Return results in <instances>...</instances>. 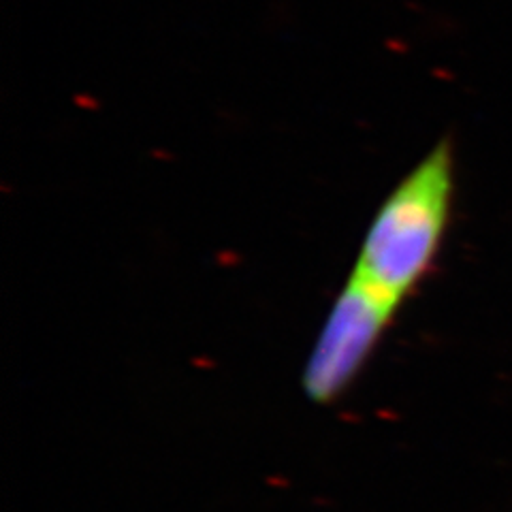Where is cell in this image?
Returning <instances> with one entry per match:
<instances>
[{"instance_id":"7a4b0ae2","label":"cell","mask_w":512,"mask_h":512,"mask_svg":"<svg viewBox=\"0 0 512 512\" xmlns=\"http://www.w3.org/2000/svg\"><path fill=\"white\" fill-rule=\"evenodd\" d=\"M399 303L350 276L320 329L303 370V393L314 404H333L357 380L389 329Z\"/></svg>"},{"instance_id":"6da1fadb","label":"cell","mask_w":512,"mask_h":512,"mask_svg":"<svg viewBox=\"0 0 512 512\" xmlns=\"http://www.w3.org/2000/svg\"><path fill=\"white\" fill-rule=\"evenodd\" d=\"M453 195L455 156L442 139L380 203L350 276L402 306L436 261Z\"/></svg>"}]
</instances>
